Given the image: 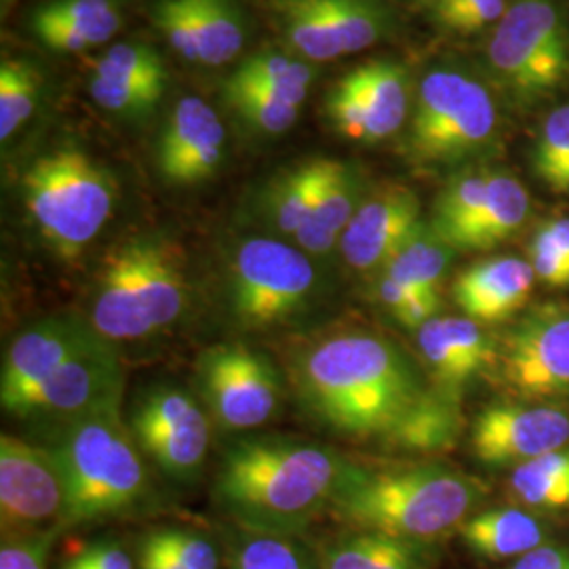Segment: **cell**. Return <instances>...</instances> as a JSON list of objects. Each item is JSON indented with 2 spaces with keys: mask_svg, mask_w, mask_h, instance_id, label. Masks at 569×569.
Returning a JSON list of instances; mask_svg holds the SVG:
<instances>
[{
  "mask_svg": "<svg viewBox=\"0 0 569 569\" xmlns=\"http://www.w3.org/2000/svg\"><path fill=\"white\" fill-rule=\"evenodd\" d=\"M287 385L327 432L387 441L430 388L403 348L363 329L327 331L284 357Z\"/></svg>",
  "mask_w": 569,
  "mask_h": 569,
  "instance_id": "cell-1",
  "label": "cell"
},
{
  "mask_svg": "<svg viewBox=\"0 0 569 569\" xmlns=\"http://www.w3.org/2000/svg\"><path fill=\"white\" fill-rule=\"evenodd\" d=\"M348 456L289 435H244L222 451L213 496L247 531L296 536L329 509Z\"/></svg>",
  "mask_w": 569,
  "mask_h": 569,
  "instance_id": "cell-2",
  "label": "cell"
},
{
  "mask_svg": "<svg viewBox=\"0 0 569 569\" xmlns=\"http://www.w3.org/2000/svg\"><path fill=\"white\" fill-rule=\"evenodd\" d=\"M488 488L443 465L369 467L346 460L329 510L352 531H376L420 545L468 519Z\"/></svg>",
  "mask_w": 569,
  "mask_h": 569,
  "instance_id": "cell-3",
  "label": "cell"
},
{
  "mask_svg": "<svg viewBox=\"0 0 569 569\" xmlns=\"http://www.w3.org/2000/svg\"><path fill=\"white\" fill-rule=\"evenodd\" d=\"M188 302L178 243L163 234H138L103 256L84 317L112 345L142 342L176 326Z\"/></svg>",
  "mask_w": 569,
  "mask_h": 569,
  "instance_id": "cell-4",
  "label": "cell"
},
{
  "mask_svg": "<svg viewBox=\"0 0 569 569\" xmlns=\"http://www.w3.org/2000/svg\"><path fill=\"white\" fill-rule=\"evenodd\" d=\"M49 448L66 486L63 528L121 517L152 493L142 449L122 420L121 403L56 428Z\"/></svg>",
  "mask_w": 569,
  "mask_h": 569,
  "instance_id": "cell-5",
  "label": "cell"
},
{
  "mask_svg": "<svg viewBox=\"0 0 569 569\" xmlns=\"http://www.w3.org/2000/svg\"><path fill=\"white\" fill-rule=\"evenodd\" d=\"M21 201L47 247L61 258H79L114 213V176L79 148H58L28 164Z\"/></svg>",
  "mask_w": 569,
  "mask_h": 569,
  "instance_id": "cell-6",
  "label": "cell"
},
{
  "mask_svg": "<svg viewBox=\"0 0 569 569\" xmlns=\"http://www.w3.org/2000/svg\"><path fill=\"white\" fill-rule=\"evenodd\" d=\"M319 268L298 244L251 237L237 244L226 270V310L241 331L298 326L323 300Z\"/></svg>",
  "mask_w": 569,
  "mask_h": 569,
  "instance_id": "cell-7",
  "label": "cell"
},
{
  "mask_svg": "<svg viewBox=\"0 0 569 569\" xmlns=\"http://www.w3.org/2000/svg\"><path fill=\"white\" fill-rule=\"evenodd\" d=\"M496 129L498 108L488 87L467 72L439 68L420 82L407 154L418 163H460L483 152Z\"/></svg>",
  "mask_w": 569,
  "mask_h": 569,
  "instance_id": "cell-8",
  "label": "cell"
},
{
  "mask_svg": "<svg viewBox=\"0 0 569 569\" xmlns=\"http://www.w3.org/2000/svg\"><path fill=\"white\" fill-rule=\"evenodd\" d=\"M488 61L515 98L559 91L569 81V26L557 0H512L491 30Z\"/></svg>",
  "mask_w": 569,
  "mask_h": 569,
  "instance_id": "cell-9",
  "label": "cell"
},
{
  "mask_svg": "<svg viewBox=\"0 0 569 569\" xmlns=\"http://www.w3.org/2000/svg\"><path fill=\"white\" fill-rule=\"evenodd\" d=\"M197 395L224 432H251L283 406L287 376L270 355L244 342L204 348L194 367Z\"/></svg>",
  "mask_w": 569,
  "mask_h": 569,
  "instance_id": "cell-10",
  "label": "cell"
},
{
  "mask_svg": "<svg viewBox=\"0 0 569 569\" xmlns=\"http://www.w3.org/2000/svg\"><path fill=\"white\" fill-rule=\"evenodd\" d=\"M129 430L143 456L178 483L201 477L211 418L201 399L178 385H154L142 390L129 413Z\"/></svg>",
  "mask_w": 569,
  "mask_h": 569,
  "instance_id": "cell-11",
  "label": "cell"
},
{
  "mask_svg": "<svg viewBox=\"0 0 569 569\" xmlns=\"http://www.w3.org/2000/svg\"><path fill=\"white\" fill-rule=\"evenodd\" d=\"M512 397L549 401L569 395V306L528 310L498 342L493 371Z\"/></svg>",
  "mask_w": 569,
  "mask_h": 569,
  "instance_id": "cell-12",
  "label": "cell"
},
{
  "mask_svg": "<svg viewBox=\"0 0 569 569\" xmlns=\"http://www.w3.org/2000/svg\"><path fill=\"white\" fill-rule=\"evenodd\" d=\"M287 44L308 61L338 60L380 41L388 13L376 0H270Z\"/></svg>",
  "mask_w": 569,
  "mask_h": 569,
  "instance_id": "cell-13",
  "label": "cell"
},
{
  "mask_svg": "<svg viewBox=\"0 0 569 569\" xmlns=\"http://www.w3.org/2000/svg\"><path fill=\"white\" fill-rule=\"evenodd\" d=\"M124 373L117 345L93 333L84 345L32 390L16 418L61 427L102 407L122 403Z\"/></svg>",
  "mask_w": 569,
  "mask_h": 569,
  "instance_id": "cell-14",
  "label": "cell"
},
{
  "mask_svg": "<svg viewBox=\"0 0 569 569\" xmlns=\"http://www.w3.org/2000/svg\"><path fill=\"white\" fill-rule=\"evenodd\" d=\"M66 486L53 449L16 435L0 437L2 536L63 529Z\"/></svg>",
  "mask_w": 569,
  "mask_h": 569,
  "instance_id": "cell-15",
  "label": "cell"
},
{
  "mask_svg": "<svg viewBox=\"0 0 569 569\" xmlns=\"http://www.w3.org/2000/svg\"><path fill=\"white\" fill-rule=\"evenodd\" d=\"M331 127L352 142L392 138L409 117V74L395 60H369L346 72L326 96Z\"/></svg>",
  "mask_w": 569,
  "mask_h": 569,
  "instance_id": "cell-16",
  "label": "cell"
},
{
  "mask_svg": "<svg viewBox=\"0 0 569 569\" xmlns=\"http://www.w3.org/2000/svg\"><path fill=\"white\" fill-rule=\"evenodd\" d=\"M93 333L96 327L84 315H53L23 327L2 357V411L16 418L32 390L58 371Z\"/></svg>",
  "mask_w": 569,
  "mask_h": 569,
  "instance_id": "cell-17",
  "label": "cell"
},
{
  "mask_svg": "<svg viewBox=\"0 0 569 569\" xmlns=\"http://www.w3.org/2000/svg\"><path fill=\"white\" fill-rule=\"evenodd\" d=\"M569 413L549 406H491L470 432V446L488 467L526 465L550 451L568 448Z\"/></svg>",
  "mask_w": 569,
  "mask_h": 569,
  "instance_id": "cell-18",
  "label": "cell"
},
{
  "mask_svg": "<svg viewBox=\"0 0 569 569\" xmlns=\"http://www.w3.org/2000/svg\"><path fill=\"white\" fill-rule=\"evenodd\" d=\"M420 224L418 194L401 183H385L367 192L338 251L355 272H380Z\"/></svg>",
  "mask_w": 569,
  "mask_h": 569,
  "instance_id": "cell-19",
  "label": "cell"
},
{
  "mask_svg": "<svg viewBox=\"0 0 569 569\" xmlns=\"http://www.w3.org/2000/svg\"><path fill=\"white\" fill-rule=\"evenodd\" d=\"M226 131L218 112L199 96L173 106L159 143V171L173 186L211 180L224 159Z\"/></svg>",
  "mask_w": 569,
  "mask_h": 569,
  "instance_id": "cell-20",
  "label": "cell"
},
{
  "mask_svg": "<svg viewBox=\"0 0 569 569\" xmlns=\"http://www.w3.org/2000/svg\"><path fill=\"white\" fill-rule=\"evenodd\" d=\"M418 348L432 385L462 392L470 380L493 371L498 342L468 317H435L418 329Z\"/></svg>",
  "mask_w": 569,
  "mask_h": 569,
  "instance_id": "cell-21",
  "label": "cell"
},
{
  "mask_svg": "<svg viewBox=\"0 0 569 569\" xmlns=\"http://www.w3.org/2000/svg\"><path fill=\"white\" fill-rule=\"evenodd\" d=\"M536 272L519 258H489L465 268L451 284V296L465 317L496 326L512 319L528 305Z\"/></svg>",
  "mask_w": 569,
  "mask_h": 569,
  "instance_id": "cell-22",
  "label": "cell"
},
{
  "mask_svg": "<svg viewBox=\"0 0 569 569\" xmlns=\"http://www.w3.org/2000/svg\"><path fill=\"white\" fill-rule=\"evenodd\" d=\"M366 194L363 178L355 164L323 159L317 203L310 220L296 234V244L310 258H323L338 249Z\"/></svg>",
  "mask_w": 569,
  "mask_h": 569,
  "instance_id": "cell-23",
  "label": "cell"
},
{
  "mask_svg": "<svg viewBox=\"0 0 569 569\" xmlns=\"http://www.w3.org/2000/svg\"><path fill=\"white\" fill-rule=\"evenodd\" d=\"M458 531L468 549L489 561L519 559L529 550L542 547L547 536L542 523L521 509L477 512Z\"/></svg>",
  "mask_w": 569,
  "mask_h": 569,
  "instance_id": "cell-24",
  "label": "cell"
},
{
  "mask_svg": "<svg viewBox=\"0 0 569 569\" xmlns=\"http://www.w3.org/2000/svg\"><path fill=\"white\" fill-rule=\"evenodd\" d=\"M460 395L430 382L422 401L388 437L385 446L413 453H432L451 448L462 430Z\"/></svg>",
  "mask_w": 569,
  "mask_h": 569,
  "instance_id": "cell-25",
  "label": "cell"
},
{
  "mask_svg": "<svg viewBox=\"0 0 569 569\" xmlns=\"http://www.w3.org/2000/svg\"><path fill=\"white\" fill-rule=\"evenodd\" d=\"M321 569H427L425 545L376 531H350L331 540L319 557Z\"/></svg>",
  "mask_w": 569,
  "mask_h": 569,
  "instance_id": "cell-26",
  "label": "cell"
},
{
  "mask_svg": "<svg viewBox=\"0 0 569 569\" xmlns=\"http://www.w3.org/2000/svg\"><path fill=\"white\" fill-rule=\"evenodd\" d=\"M529 216L526 186L505 171H489L488 197L468 230L462 251H488L515 237Z\"/></svg>",
  "mask_w": 569,
  "mask_h": 569,
  "instance_id": "cell-27",
  "label": "cell"
},
{
  "mask_svg": "<svg viewBox=\"0 0 569 569\" xmlns=\"http://www.w3.org/2000/svg\"><path fill=\"white\" fill-rule=\"evenodd\" d=\"M453 253L456 249H451L432 230V226L422 222L387 264L382 266L380 274H387L388 279L413 293L441 296Z\"/></svg>",
  "mask_w": 569,
  "mask_h": 569,
  "instance_id": "cell-28",
  "label": "cell"
},
{
  "mask_svg": "<svg viewBox=\"0 0 569 569\" xmlns=\"http://www.w3.org/2000/svg\"><path fill=\"white\" fill-rule=\"evenodd\" d=\"M321 173L323 159H312L284 171L268 183L262 197V213L274 232L296 239L312 216Z\"/></svg>",
  "mask_w": 569,
  "mask_h": 569,
  "instance_id": "cell-29",
  "label": "cell"
},
{
  "mask_svg": "<svg viewBox=\"0 0 569 569\" xmlns=\"http://www.w3.org/2000/svg\"><path fill=\"white\" fill-rule=\"evenodd\" d=\"M489 171H462L437 197L430 226L446 243L462 251L468 230L488 197Z\"/></svg>",
  "mask_w": 569,
  "mask_h": 569,
  "instance_id": "cell-30",
  "label": "cell"
},
{
  "mask_svg": "<svg viewBox=\"0 0 569 569\" xmlns=\"http://www.w3.org/2000/svg\"><path fill=\"white\" fill-rule=\"evenodd\" d=\"M186 7L201 47V66L218 68L241 53L244 28L232 0H186Z\"/></svg>",
  "mask_w": 569,
  "mask_h": 569,
  "instance_id": "cell-31",
  "label": "cell"
},
{
  "mask_svg": "<svg viewBox=\"0 0 569 569\" xmlns=\"http://www.w3.org/2000/svg\"><path fill=\"white\" fill-rule=\"evenodd\" d=\"M510 493L531 509L569 510V448L533 458L512 470Z\"/></svg>",
  "mask_w": 569,
  "mask_h": 569,
  "instance_id": "cell-32",
  "label": "cell"
},
{
  "mask_svg": "<svg viewBox=\"0 0 569 569\" xmlns=\"http://www.w3.org/2000/svg\"><path fill=\"white\" fill-rule=\"evenodd\" d=\"M312 79L315 70L306 61L283 53H258L244 60L239 70L226 79L224 87L270 91L293 102L305 103Z\"/></svg>",
  "mask_w": 569,
  "mask_h": 569,
  "instance_id": "cell-33",
  "label": "cell"
},
{
  "mask_svg": "<svg viewBox=\"0 0 569 569\" xmlns=\"http://www.w3.org/2000/svg\"><path fill=\"white\" fill-rule=\"evenodd\" d=\"M42 74L32 61L4 58L0 63V140H11L32 119L41 100Z\"/></svg>",
  "mask_w": 569,
  "mask_h": 569,
  "instance_id": "cell-34",
  "label": "cell"
},
{
  "mask_svg": "<svg viewBox=\"0 0 569 569\" xmlns=\"http://www.w3.org/2000/svg\"><path fill=\"white\" fill-rule=\"evenodd\" d=\"M32 16L70 26L91 49L110 41L122 23L119 0H49Z\"/></svg>",
  "mask_w": 569,
  "mask_h": 569,
  "instance_id": "cell-35",
  "label": "cell"
},
{
  "mask_svg": "<svg viewBox=\"0 0 569 569\" xmlns=\"http://www.w3.org/2000/svg\"><path fill=\"white\" fill-rule=\"evenodd\" d=\"M232 569H321L296 536L247 531L232 559Z\"/></svg>",
  "mask_w": 569,
  "mask_h": 569,
  "instance_id": "cell-36",
  "label": "cell"
},
{
  "mask_svg": "<svg viewBox=\"0 0 569 569\" xmlns=\"http://www.w3.org/2000/svg\"><path fill=\"white\" fill-rule=\"evenodd\" d=\"M91 77L114 81L152 82L167 87V68L154 47L146 42H119L91 66Z\"/></svg>",
  "mask_w": 569,
  "mask_h": 569,
  "instance_id": "cell-37",
  "label": "cell"
},
{
  "mask_svg": "<svg viewBox=\"0 0 569 569\" xmlns=\"http://www.w3.org/2000/svg\"><path fill=\"white\" fill-rule=\"evenodd\" d=\"M224 93L226 100L244 121L266 136H281L291 129L302 110V103L270 91L224 87Z\"/></svg>",
  "mask_w": 569,
  "mask_h": 569,
  "instance_id": "cell-38",
  "label": "cell"
},
{
  "mask_svg": "<svg viewBox=\"0 0 569 569\" xmlns=\"http://www.w3.org/2000/svg\"><path fill=\"white\" fill-rule=\"evenodd\" d=\"M89 96L103 110L114 114H146L163 98L164 84L152 82L114 81L91 77L89 79Z\"/></svg>",
  "mask_w": 569,
  "mask_h": 569,
  "instance_id": "cell-39",
  "label": "cell"
},
{
  "mask_svg": "<svg viewBox=\"0 0 569 569\" xmlns=\"http://www.w3.org/2000/svg\"><path fill=\"white\" fill-rule=\"evenodd\" d=\"M533 167L550 190L563 178L569 167V106H561L547 117L536 142Z\"/></svg>",
  "mask_w": 569,
  "mask_h": 569,
  "instance_id": "cell-40",
  "label": "cell"
},
{
  "mask_svg": "<svg viewBox=\"0 0 569 569\" xmlns=\"http://www.w3.org/2000/svg\"><path fill=\"white\" fill-rule=\"evenodd\" d=\"M507 0H435L432 18L449 34H475L502 20Z\"/></svg>",
  "mask_w": 569,
  "mask_h": 569,
  "instance_id": "cell-41",
  "label": "cell"
},
{
  "mask_svg": "<svg viewBox=\"0 0 569 569\" xmlns=\"http://www.w3.org/2000/svg\"><path fill=\"white\" fill-rule=\"evenodd\" d=\"M152 20L163 32L164 39L178 56L190 63L201 66V47L197 41L192 20L186 7V0H157L152 9Z\"/></svg>",
  "mask_w": 569,
  "mask_h": 569,
  "instance_id": "cell-42",
  "label": "cell"
},
{
  "mask_svg": "<svg viewBox=\"0 0 569 569\" xmlns=\"http://www.w3.org/2000/svg\"><path fill=\"white\" fill-rule=\"evenodd\" d=\"M60 528L2 536L0 569H47Z\"/></svg>",
  "mask_w": 569,
  "mask_h": 569,
  "instance_id": "cell-43",
  "label": "cell"
},
{
  "mask_svg": "<svg viewBox=\"0 0 569 569\" xmlns=\"http://www.w3.org/2000/svg\"><path fill=\"white\" fill-rule=\"evenodd\" d=\"M152 533L178 569L220 568L218 550L203 536L186 529H159Z\"/></svg>",
  "mask_w": 569,
  "mask_h": 569,
  "instance_id": "cell-44",
  "label": "cell"
},
{
  "mask_svg": "<svg viewBox=\"0 0 569 569\" xmlns=\"http://www.w3.org/2000/svg\"><path fill=\"white\" fill-rule=\"evenodd\" d=\"M529 264L536 272V279H540L552 289H568L569 287V260L559 251V247L552 243L545 228L540 226L528 244Z\"/></svg>",
  "mask_w": 569,
  "mask_h": 569,
  "instance_id": "cell-45",
  "label": "cell"
},
{
  "mask_svg": "<svg viewBox=\"0 0 569 569\" xmlns=\"http://www.w3.org/2000/svg\"><path fill=\"white\" fill-rule=\"evenodd\" d=\"M58 569H136V566L119 542L98 540L68 557Z\"/></svg>",
  "mask_w": 569,
  "mask_h": 569,
  "instance_id": "cell-46",
  "label": "cell"
},
{
  "mask_svg": "<svg viewBox=\"0 0 569 569\" xmlns=\"http://www.w3.org/2000/svg\"><path fill=\"white\" fill-rule=\"evenodd\" d=\"M439 308H441V296H416L395 315V319L407 329H420L427 326L430 319L437 317Z\"/></svg>",
  "mask_w": 569,
  "mask_h": 569,
  "instance_id": "cell-47",
  "label": "cell"
},
{
  "mask_svg": "<svg viewBox=\"0 0 569 569\" xmlns=\"http://www.w3.org/2000/svg\"><path fill=\"white\" fill-rule=\"evenodd\" d=\"M510 569H569V549L557 545H542L519 557Z\"/></svg>",
  "mask_w": 569,
  "mask_h": 569,
  "instance_id": "cell-48",
  "label": "cell"
},
{
  "mask_svg": "<svg viewBox=\"0 0 569 569\" xmlns=\"http://www.w3.org/2000/svg\"><path fill=\"white\" fill-rule=\"evenodd\" d=\"M138 566L140 569H178L154 533L143 536L138 550Z\"/></svg>",
  "mask_w": 569,
  "mask_h": 569,
  "instance_id": "cell-49",
  "label": "cell"
},
{
  "mask_svg": "<svg viewBox=\"0 0 569 569\" xmlns=\"http://www.w3.org/2000/svg\"><path fill=\"white\" fill-rule=\"evenodd\" d=\"M545 232L552 239V243L559 247V251L569 260V218H555L547 224H542Z\"/></svg>",
  "mask_w": 569,
  "mask_h": 569,
  "instance_id": "cell-50",
  "label": "cell"
},
{
  "mask_svg": "<svg viewBox=\"0 0 569 569\" xmlns=\"http://www.w3.org/2000/svg\"><path fill=\"white\" fill-rule=\"evenodd\" d=\"M555 192H569V167L566 169V173H563V178L559 180L557 183V188H555Z\"/></svg>",
  "mask_w": 569,
  "mask_h": 569,
  "instance_id": "cell-51",
  "label": "cell"
},
{
  "mask_svg": "<svg viewBox=\"0 0 569 569\" xmlns=\"http://www.w3.org/2000/svg\"><path fill=\"white\" fill-rule=\"evenodd\" d=\"M16 0H2V11H7V7H11Z\"/></svg>",
  "mask_w": 569,
  "mask_h": 569,
  "instance_id": "cell-52",
  "label": "cell"
}]
</instances>
